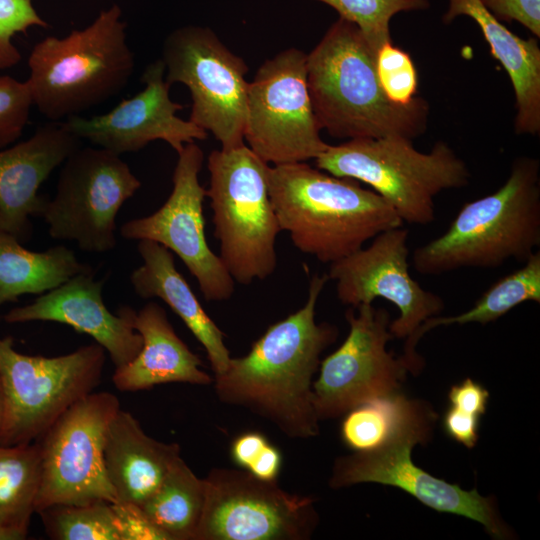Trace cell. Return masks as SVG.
<instances>
[{
    "label": "cell",
    "mask_w": 540,
    "mask_h": 540,
    "mask_svg": "<svg viewBox=\"0 0 540 540\" xmlns=\"http://www.w3.org/2000/svg\"><path fill=\"white\" fill-rule=\"evenodd\" d=\"M328 280L327 274L312 276L303 307L269 326L246 355L231 357L212 382L221 402L248 409L290 438L319 434L312 379L322 352L338 336L336 326L315 320Z\"/></svg>",
    "instance_id": "1"
},
{
    "label": "cell",
    "mask_w": 540,
    "mask_h": 540,
    "mask_svg": "<svg viewBox=\"0 0 540 540\" xmlns=\"http://www.w3.org/2000/svg\"><path fill=\"white\" fill-rule=\"evenodd\" d=\"M375 58L354 23L339 18L330 26L306 60L318 125L340 139L413 140L426 130L428 103L420 97L406 105L391 102L380 86Z\"/></svg>",
    "instance_id": "2"
},
{
    "label": "cell",
    "mask_w": 540,
    "mask_h": 540,
    "mask_svg": "<svg viewBox=\"0 0 540 540\" xmlns=\"http://www.w3.org/2000/svg\"><path fill=\"white\" fill-rule=\"evenodd\" d=\"M267 185L281 231L322 263L336 262L379 233L403 226L373 190L306 162L269 165Z\"/></svg>",
    "instance_id": "3"
},
{
    "label": "cell",
    "mask_w": 540,
    "mask_h": 540,
    "mask_svg": "<svg viewBox=\"0 0 540 540\" xmlns=\"http://www.w3.org/2000/svg\"><path fill=\"white\" fill-rule=\"evenodd\" d=\"M539 171L538 159L517 158L497 191L464 204L442 235L414 250L415 270L439 275L525 261L540 245Z\"/></svg>",
    "instance_id": "4"
},
{
    "label": "cell",
    "mask_w": 540,
    "mask_h": 540,
    "mask_svg": "<svg viewBox=\"0 0 540 540\" xmlns=\"http://www.w3.org/2000/svg\"><path fill=\"white\" fill-rule=\"evenodd\" d=\"M121 14L114 4L86 28L63 38L48 36L34 45L26 82L33 104L46 118L58 121L78 115L126 87L135 59Z\"/></svg>",
    "instance_id": "5"
},
{
    "label": "cell",
    "mask_w": 540,
    "mask_h": 540,
    "mask_svg": "<svg viewBox=\"0 0 540 540\" xmlns=\"http://www.w3.org/2000/svg\"><path fill=\"white\" fill-rule=\"evenodd\" d=\"M316 167L334 176L365 183L381 196L403 222L426 225L435 220L434 198L469 183L465 162L445 142L428 153L403 137L350 139L329 145Z\"/></svg>",
    "instance_id": "6"
},
{
    "label": "cell",
    "mask_w": 540,
    "mask_h": 540,
    "mask_svg": "<svg viewBox=\"0 0 540 540\" xmlns=\"http://www.w3.org/2000/svg\"><path fill=\"white\" fill-rule=\"evenodd\" d=\"M207 167L206 197L218 256L235 282L266 279L277 266L275 244L281 232L268 192L269 164L244 144L211 151Z\"/></svg>",
    "instance_id": "7"
},
{
    "label": "cell",
    "mask_w": 540,
    "mask_h": 540,
    "mask_svg": "<svg viewBox=\"0 0 540 540\" xmlns=\"http://www.w3.org/2000/svg\"><path fill=\"white\" fill-rule=\"evenodd\" d=\"M13 344L11 336L0 338V446L41 439L64 412L99 385L106 359L96 342L57 357L25 355Z\"/></svg>",
    "instance_id": "8"
},
{
    "label": "cell",
    "mask_w": 540,
    "mask_h": 540,
    "mask_svg": "<svg viewBox=\"0 0 540 540\" xmlns=\"http://www.w3.org/2000/svg\"><path fill=\"white\" fill-rule=\"evenodd\" d=\"M162 61L166 82L190 91L189 119L211 132L221 149L245 144L244 129L249 82L248 66L208 27L185 26L164 40Z\"/></svg>",
    "instance_id": "9"
},
{
    "label": "cell",
    "mask_w": 540,
    "mask_h": 540,
    "mask_svg": "<svg viewBox=\"0 0 540 540\" xmlns=\"http://www.w3.org/2000/svg\"><path fill=\"white\" fill-rule=\"evenodd\" d=\"M306 60L302 50L285 49L249 82L244 142L269 165L315 160L329 146L313 111Z\"/></svg>",
    "instance_id": "10"
},
{
    "label": "cell",
    "mask_w": 540,
    "mask_h": 540,
    "mask_svg": "<svg viewBox=\"0 0 540 540\" xmlns=\"http://www.w3.org/2000/svg\"><path fill=\"white\" fill-rule=\"evenodd\" d=\"M120 410L109 392H91L73 404L37 442L42 457L39 513L53 505L116 503L105 462L106 432Z\"/></svg>",
    "instance_id": "11"
},
{
    "label": "cell",
    "mask_w": 540,
    "mask_h": 540,
    "mask_svg": "<svg viewBox=\"0 0 540 540\" xmlns=\"http://www.w3.org/2000/svg\"><path fill=\"white\" fill-rule=\"evenodd\" d=\"M140 187L120 155L101 147L78 148L63 162L56 194L47 200L41 217L52 238L104 253L117 244L120 208Z\"/></svg>",
    "instance_id": "12"
},
{
    "label": "cell",
    "mask_w": 540,
    "mask_h": 540,
    "mask_svg": "<svg viewBox=\"0 0 540 540\" xmlns=\"http://www.w3.org/2000/svg\"><path fill=\"white\" fill-rule=\"evenodd\" d=\"M194 540H305L317 525L310 496L282 489L244 469L214 468Z\"/></svg>",
    "instance_id": "13"
},
{
    "label": "cell",
    "mask_w": 540,
    "mask_h": 540,
    "mask_svg": "<svg viewBox=\"0 0 540 540\" xmlns=\"http://www.w3.org/2000/svg\"><path fill=\"white\" fill-rule=\"evenodd\" d=\"M349 333L344 342L321 361L313 382V404L319 420L341 416L381 395L400 390L409 367L386 345L393 338L385 308L361 304L345 313Z\"/></svg>",
    "instance_id": "14"
},
{
    "label": "cell",
    "mask_w": 540,
    "mask_h": 540,
    "mask_svg": "<svg viewBox=\"0 0 540 540\" xmlns=\"http://www.w3.org/2000/svg\"><path fill=\"white\" fill-rule=\"evenodd\" d=\"M203 161L202 149L195 142L186 144L178 153L173 188L165 203L148 216L122 224L120 235L129 240H151L169 249L194 276L204 298L220 302L233 295L235 281L207 242L203 214L206 189L199 181Z\"/></svg>",
    "instance_id": "15"
},
{
    "label": "cell",
    "mask_w": 540,
    "mask_h": 540,
    "mask_svg": "<svg viewBox=\"0 0 540 540\" xmlns=\"http://www.w3.org/2000/svg\"><path fill=\"white\" fill-rule=\"evenodd\" d=\"M431 432L428 428L415 429L380 449L338 457L329 479L330 487L339 489L366 482L397 487L433 510L480 523L494 539L511 538L494 498L480 495L477 489L467 491L436 478L413 463V447L425 443Z\"/></svg>",
    "instance_id": "16"
},
{
    "label": "cell",
    "mask_w": 540,
    "mask_h": 540,
    "mask_svg": "<svg viewBox=\"0 0 540 540\" xmlns=\"http://www.w3.org/2000/svg\"><path fill=\"white\" fill-rule=\"evenodd\" d=\"M409 231L403 226L383 231L371 244L330 264L336 295L344 305L357 307L383 298L400 315L390 322L393 337L408 338L444 309L443 299L413 279L409 272Z\"/></svg>",
    "instance_id": "17"
},
{
    "label": "cell",
    "mask_w": 540,
    "mask_h": 540,
    "mask_svg": "<svg viewBox=\"0 0 540 540\" xmlns=\"http://www.w3.org/2000/svg\"><path fill=\"white\" fill-rule=\"evenodd\" d=\"M164 73L162 59L150 63L141 77L143 90L105 114L91 118L75 115L63 124L80 140L117 155L139 151L156 140L165 141L178 154L186 144L205 140L208 132L176 115L183 105L171 100V85Z\"/></svg>",
    "instance_id": "18"
},
{
    "label": "cell",
    "mask_w": 540,
    "mask_h": 540,
    "mask_svg": "<svg viewBox=\"0 0 540 540\" xmlns=\"http://www.w3.org/2000/svg\"><path fill=\"white\" fill-rule=\"evenodd\" d=\"M104 281L92 272L80 273L59 287L37 297L31 304L11 309L8 323L52 321L66 324L91 336L108 352L116 368L132 361L142 347V337L134 329L135 310L121 307L113 314L105 306Z\"/></svg>",
    "instance_id": "19"
},
{
    "label": "cell",
    "mask_w": 540,
    "mask_h": 540,
    "mask_svg": "<svg viewBox=\"0 0 540 540\" xmlns=\"http://www.w3.org/2000/svg\"><path fill=\"white\" fill-rule=\"evenodd\" d=\"M80 139L62 123H47L27 140L0 150V230L27 242L30 217H41L47 198L38 194L51 172L78 148Z\"/></svg>",
    "instance_id": "20"
},
{
    "label": "cell",
    "mask_w": 540,
    "mask_h": 540,
    "mask_svg": "<svg viewBox=\"0 0 540 540\" xmlns=\"http://www.w3.org/2000/svg\"><path fill=\"white\" fill-rule=\"evenodd\" d=\"M134 329L142 337V347L132 361L115 368L112 381L118 390L136 392L173 382H213L202 369L200 357L179 338L159 304L149 302L135 312Z\"/></svg>",
    "instance_id": "21"
},
{
    "label": "cell",
    "mask_w": 540,
    "mask_h": 540,
    "mask_svg": "<svg viewBox=\"0 0 540 540\" xmlns=\"http://www.w3.org/2000/svg\"><path fill=\"white\" fill-rule=\"evenodd\" d=\"M177 443L148 436L136 418L119 410L106 432L104 462L117 502L142 505L180 458Z\"/></svg>",
    "instance_id": "22"
},
{
    "label": "cell",
    "mask_w": 540,
    "mask_h": 540,
    "mask_svg": "<svg viewBox=\"0 0 540 540\" xmlns=\"http://www.w3.org/2000/svg\"><path fill=\"white\" fill-rule=\"evenodd\" d=\"M137 249L143 263L130 275L135 293L144 299L155 297L164 301L203 346L214 375L224 372L231 358L225 334L177 270L173 253L151 240H139Z\"/></svg>",
    "instance_id": "23"
},
{
    "label": "cell",
    "mask_w": 540,
    "mask_h": 540,
    "mask_svg": "<svg viewBox=\"0 0 540 540\" xmlns=\"http://www.w3.org/2000/svg\"><path fill=\"white\" fill-rule=\"evenodd\" d=\"M472 18L490 46L492 56L509 75L516 97L515 131L537 135L540 131V48L535 38L522 39L498 20L480 0H449L443 16Z\"/></svg>",
    "instance_id": "24"
},
{
    "label": "cell",
    "mask_w": 540,
    "mask_h": 540,
    "mask_svg": "<svg viewBox=\"0 0 540 540\" xmlns=\"http://www.w3.org/2000/svg\"><path fill=\"white\" fill-rule=\"evenodd\" d=\"M87 272H92L91 267L63 245L30 251L16 237L0 230V305L25 294L48 292Z\"/></svg>",
    "instance_id": "25"
},
{
    "label": "cell",
    "mask_w": 540,
    "mask_h": 540,
    "mask_svg": "<svg viewBox=\"0 0 540 540\" xmlns=\"http://www.w3.org/2000/svg\"><path fill=\"white\" fill-rule=\"evenodd\" d=\"M345 414L341 438L355 452L380 449L415 429H432L436 420L433 409L400 391L372 398Z\"/></svg>",
    "instance_id": "26"
},
{
    "label": "cell",
    "mask_w": 540,
    "mask_h": 540,
    "mask_svg": "<svg viewBox=\"0 0 540 540\" xmlns=\"http://www.w3.org/2000/svg\"><path fill=\"white\" fill-rule=\"evenodd\" d=\"M532 301L540 303V252H533L522 267L502 277L489 287L475 304L466 312L449 317L427 319L413 335L407 338L404 354L411 372H418L423 360L415 347L419 339L429 330L451 324L480 323L496 321L516 306Z\"/></svg>",
    "instance_id": "27"
},
{
    "label": "cell",
    "mask_w": 540,
    "mask_h": 540,
    "mask_svg": "<svg viewBox=\"0 0 540 540\" xmlns=\"http://www.w3.org/2000/svg\"><path fill=\"white\" fill-rule=\"evenodd\" d=\"M41 473L39 442L0 446V540L27 537Z\"/></svg>",
    "instance_id": "28"
},
{
    "label": "cell",
    "mask_w": 540,
    "mask_h": 540,
    "mask_svg": "<svg viewBox=\"0 0 540 540\" xmlns=\"http://www.w3.org/2000/svg\"><path fill=\"white\" fill-rule=\"evenodd\" d=\"M204 503V479L180 457L141 507L169 540H194Z\"/></svg>",
    "instance_id": "29"
},
{
    "label": "cell",
    "mask_w": 540,
    "mask_h": 540,
    "mask_svg": "<svg viewBox=\"0 0 540 540\" xmlns=\"http://www.w3.org/2000/svg\"><path fill=\"white\" fill-rule=\"evenodd\" d=\"M40 514L46 533L56 540H119L112 503L53 505Z\"/></svg>",
    "instance_id": "30"
},
{
    "label": "cell",
    "mask_w": 540,
    "mask_h": 540,
    "mask_svg": "<svg viewBox=\"0 0 540 540\" xmlns=\"http://www.w3.org/2000/svg\"><path fill=\"white\" fill-rule=\"evenodd\" d=\"M335 9L340 18L354 23L362 32L372 51L392 42L389 23L404 11L429 7L428 0H317Z\"/></svg>",
    "instance_id": "31"
},
{
    "label": "cell",
    "mask_w": 540,
    "mask_h": 540,
    "mask_svg": "<svg viewBox=\"0 0 540 540\" xmlns=\"http://www.w3.org/2000/svg\"><path fill=\"white\" fill-rule=\"evenodd\" d=\"M375 63L386 97L398 105L410 103L417 92L418 75L409 53L388 42L377 51Z\"/></svg>",
    "instance_id": "32"
},
{
    "label": "cell",
    "mask_w": 540,
    "mask_h": 540,
    "mask_svg": "<svg viewBox=\"0 0 540 540\" xmlns=\"http://www.w3.org/2000/svg\"><path fill=\"white\" fill-rule=\"evenodd\" d=\"M230 456L236 465L259 479H278L282 454L261 432L248 431L238 435L231 443Z\"/></svg>",
    "instance_id": "33"
},
{
    "label": "cell",
    "mask_w": 540,
    "mask_h": 540,
    "mask_svg": "<svg viewBox=\"0 0 540 540\" xmlns=\"http://www.w3.org/2000/svg\"><path fill=\"white\" fill-rule=\"evenodd\" d=\"M32 26L48 27L32 0H0V70L12 68L21 61V53L12 38L17 33L25 34Z\"/></svg>",
    "instance_id": "34"
},
{
    "label": "cell",
    "mask_w": 540,
    "mask_h": 540,
    "mask_svg": "<svg viewBox=\"0 0 540 540\" xmlns=\"http://www.w3.org/2000/svg\"><path fill=\"white\" fill-rule=\"evenodd\" d=\"M32 104L27 82H20L8 75L0 76V150L22 135Z\"/></svg>",
    "instance_id": "35"
},
{
    "label": "cell",
    "mask_w": 540,
    "mask_h": 540,
    "mask_svg": "<svg viewBox=\"0 0 540 540\" xmlns=\"http://www.w3.org/2000/svg\"><path fill=\"white\" fill-rule=\"evenodd\" d=\"M119 540H169L140 505L127 502L112 504Z\"/></svg>",
    "instance_id": "36"
},
{
    "label": "cell",
    "mask_w": 540,
    "mask_h": 540,
    "mask_svg": "<svg viewBox=\"0 0 540 540\" xmlns=\"http://www.w3.org/2000/svg\"><path fill=\"white\" fill-rule=\"evenodd\" d=\"M500 21H517L540 36V0H480Z\"/></svg>",
    "instance_id": "37"
},
{
    "label": "cell",
    "mask_w": 540,
    "mask_h": 540,
    "mask_svg": "<svg viewBox=\"0 0 540 540\" xmlns=\"http://www.w3.org/2000/svg\"><path fill=\"white\" fill-rule=\"evenodd\" d=\"M448 398L450 406L481 417L486 412L489 392L480 383L466 378L450 388Z\"/></svg>",
    "instance_id": "38"
},
{
    "label": "cell",
    "mask_w": 540,
    "mask_h": 540,
    "mask_svg": "<svg viewBox=\"0 0 540 540\" xmlns=\"http://www.w3.org/2000/svg\"><path fill=\"white\" fill-rule=\"evenodd\" d=\"M480 417L467 414L450 406L443 416V428L447 435L467 448L478 441Z\"/></svg>",
    "instance_id": "39"
},
{
    "label": "cell",
    "mask_w": 540,
    "mask_h": 540,
    "mask_svg": "<svg viewBox=\"0 0 540 540\" xmlns=\"http://www.w3.org/2000/svg\"><path fill=\"white\" fill-rule=\"evenodd\" d=\"M2 416H3V395H2L1 380H0V427L2 423Z\"/></svg>",
    "instance_id": "40"
}]
</instances>
